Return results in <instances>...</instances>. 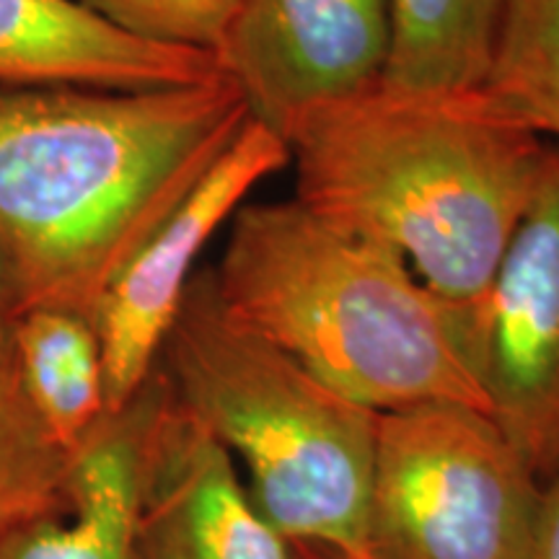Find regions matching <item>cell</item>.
Listing matches in <instances>:
<instances>
[{
  "label": "cell",
  "mask_w": 559,
  "mask_h": 559,
  "mask_svg": "<svg viewBox=\"0 0 559 559\" xmlns=\"http://www.w3.org/2000/svg\"><path fill=\"white\" fill-rule=\"evenodd\" d=\"M249 117L226 73L148 91L0 86V243L19 313L94 319Z\"/></svg>",
  "instance_id": "obj_1"
},
{
  "label": "cell",
  "mask_w": 559,
  "mask_h": 559,
  "mask_svg": "<svg viewBox=\"0 0 559 559\" xmlns=\"http://www.w3.org/2000/svg\"><path fill=\"white\" fill-rule=\"evenodd\" d=\"M296 200L400 251L436 296L474 306L542 179L549 140L485 86H370L306 109L285 135Z\"/></svg>",
  "instance_id": "obj_2"
},
{
  "label": "cell",
  "mask_w": 559,
  "mask_h": 559,
  "mask_svg": "<svg viewBox=\"0 0 559 559\" xmlns=\"http://www.w3.org/2000/svg\"><path fill=\"white\" fill-rule=\"evenodd\" d=\"M213 267L241 324L373 412L451 402L489 415L466 345L469 306L415 277L400 251L349 236L300 202H251Z\"/></svg>",
  "instance_id": "obj_3"
},
{
  "label": "cell",
  "mask_w": 559,
  "mask_h": 559,
  "mask_svg": "<svg viewBox=\"0 0 559 559\" xmlns=\"http://www.w3.org/2000/svg\"><path fill=\"white\" fill-rule=\"evenodd\" d=\"M158 368L174 402L241 464L251 500L285 539L373 559L368 498L379 412L241 324L221 300L213 267L194 272Z\"/></svg>",
  "instance_id": "obj_4"
},
{
  "label": "cell",
  "mask_w": 559,
  "mask_h": 559,
  "mask_svg": "<svg viewBox=\"0 0 559 559\" xmlns=\"http://www.w3.org/2000/svg\"><path fill=\"white\" fill-rule=\"evenodd\" d=\"M542 479L495 419L451 402L379 412L373 559H526Z\"/></svg>",
  "instance_id": "obj_5"
},
{
  "label": "cell",
  "mask_w": 559,
  "mask_h": 559,
  "mask_svg": "<svg viewBox=\"0 0 559 559\" xmlns=\"http://www.w3.org/2000/svg\"><path fill=\"white\" fill-rule=\"evenodd\" d=\"M489 417L542 481L559 466V145L466 321Z\"/></svg>",
  "instance_id": "obj_6"
},
{
  "label": "cell",
  "mask_w": 559,
  "mask_h": 559,
  "mask_svg": "<svg viewBox=\"0 0 559 559\" xmlns=\"http://www.w3.org/2000/svg\"><path fill=\"white\" fill-rule=\"evenodd\" d=\"M290 164L283 138L251 120L194 190L109 283L94 311L107 412L138 394L158 366L202 249L264 179Z\"/></svg>",
  "instance_id": "obj_7"
},
{
  "label": "cell",
  "mask_w": 559,
  "mask_h": 559,
  "mask_svg": "<svg viewBox=\"0 0 559 559\" xmlns=\"http://www.w3.org/2000/svg\"><path fill=\"white\" fill-rule=\"evenodd\" d=\"M386 55V0H241L218 62L285 140L306 109L379 81Z\"/></svg>",
  "instance_id": "obj_8"
},
{
  "label": "cell",
  "mask_w": 559,
  "mask_h": 559,
  "mask_svg": "<svg viewBox=\"0 0 559 559\" xmlns=\"http://www.w3.org/2000/svg\"><path fill=\"white\" fill-rule=\"evenodd\" d=\"M132 559H293L230 453L174 394L153 443Z\"/></svg>",
  "instance_id": "obj_9"
},
{
  "label": "cell",
  "mask_w": 559,
  "mask_h": 559,
  "mask_svg": "<svg viewBox=\"0 0 559 559\" xmlns=\"http://www.w3.org/2000/svg\"><path fill=\"white\" fill-rule=\"evenodd\" d=\"M171 400L156 366L120 409L70 449L60 500L0 536V559H132L138 508L160 417Z\"/></svg>",
  "instance_id": "obj_10"
},
{
  "label": "cell",
  "mask_w": 559,
  "mask_h": 559,
  "mask_svg": "<svg viewBox=\"0 0 559 559\" xmlns=\"http://www.w3.org/2000/svg\"><path fill=\"white\" fill-rule=\"evenodd\" d=\"M221 73L215 55L130 37L79 0H0V86L148 91Z\"/></svg>",
  "instance_id": "obj_11"
},
{
  "label": "cell",
  "mask_w": 559,
  "mask_h": 559,
  "mask_svg": "<svg viewBox=\"0 0 559 559\" xmlns=\"http://www.w3.org/2000/svg\"><path fill=\"white\" fill-rule=\"evenodd\" d=\"M381 81L409 91L481 88L492 73L508 0H386Z\"/></svg>",
  "instance_id": "obj_12"
},
{
  "label": "cell",
  "mask_w": 559,
  "mask_h": 559,
  "mask_svg": "<svg viewBox=\"0 0 559 559\" xmlns=\"http://www.w3.org/2000/svg\"><path fill=\"white\" fill-rule=\"evenodd\" d=\"M26 394L62 449H73L107 412L94 319L68 309L21 311L9 324Z\"/></svg>",
  "instance_id": "obj_13"
},
{
  "label": "cell",
  "mask_w": 559,
  "mask_h": 559,
  "mask_svg": "<svg viewBox=\"0 0 559 559\" xmlns=\"http://www.w3.org/2000/svg\"><path fill=\"white\" fill-rule=\"evenodd\" d=\"M68 459L26 394L9 324L0 326V536L60 500Z\"/></svg>",
  "instance_id": "obj_14"
},
{
  "label": "cell",
  "mask_w": 559,
  "mask_h": 559,
  "mask_svg": "<svg viewBox=\"0 0 559 559\" xmlns=\"http://www.w3.org/2000/svg\"><path fill=\"white\" fill-rule=\"evenodd\" d=\"M485 91L515 120L559 145V0H508Z\"/></svg>",
  "instance_id": "obj_15"
},
{
  "label": "cell",
  "mask_w": 559,
  "mask_h": 559,
  "mask_svg": "<svg viewBox=\"0 0 559 559\" xmlns=\"http://www.w3.org/2000/svg\"><path fill=\"white\" fill-rule=\"evenodd\" d=\"M130 37L218 58L241 0H79Z\"/></svg>",
  "instance_id": "obj_16"
},
{
  "label": "cell",
  "mask_w": 559,
  "mask_h": 559,
  "mask_svg": "<svg viewBox=\"0 0 559 559\" xmlns=\"http://www.w3.org/2000/svg\"><path fill=\"white\" fill-rule=\"evenodd\" d=\"M526 559H559V466L542 481V506Z\"/></svg>",
  "instance_id": "obj_17"
},
{
  "label": "cell",
  "mask_w": 559,
  "mask_h": 559,
  "mask_svg": "<svg viewBox=\"0 0 559 559\" xmlns=\"http://www.w3.org/2000/svg\"><path fill=\"white\" fill-rule=\"evenodd\" d=\"M19 313V296H16V283H13V272L5 257L3 243H0V326L11 324Z\"/></svg>",
  "instance_id": "obj_18"
},
{
  "label": "cell",
  "mask_w": 559,
  "mask_h": 559,
  "mask_svg": "<svg viewBox=\"0 0 559 559\" xmlns=\"http://www.w3.org/2000/svg\"><path fill=\"white\" fill-rule=\"evenodd\" d=\"M293 544V559H355L349 555H342L337 549L321 547V544L309 542H290Z\"/></svg>",
  "instance_id": "obj_19"
}]
</instances>
